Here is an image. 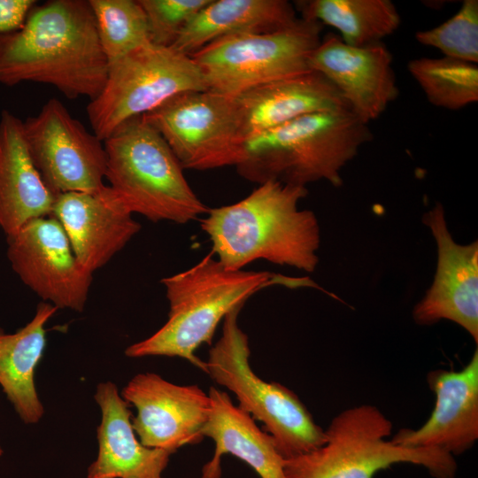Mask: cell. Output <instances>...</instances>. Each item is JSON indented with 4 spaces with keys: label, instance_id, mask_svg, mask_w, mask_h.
Returning <instances> with one entry per match:
<instances>
[{
    "label": "cell",
    "instance_id": "22",
    "mask_svg": "<svg viewBox=\"0 0 478 478\" xmlns=\"http://www.w3.org/2000/svg\"><path fill=\"white\" fill-rule=\"evenodd\" d=\"M297 19L294 4L286 0H211L185 26L171 47L191 56L220 38L274 32Z\"/></svg>",
    "mask_w": 478,
    "mask_h": 478
},
{
    "label": "cell",
    "instance_id": "7",
    "mask_svg": "<svg viewBox=\"0 0 478 478\" xmlns=\"http://www.w3.org/2000/svg\"><path fill=\"white\" fill-rule=\"evenodd\" d=\"M243 307L223 320L222 335L210 349L205 374L230 390L238 406L260 421L284 459L308 453L326 442L325 430L289 388L259 378L250 365L247 335L238 325Z\"/></svg>",
    "mask_w": 478,
    "mask_h": 478
},
{
    "label": "cell",
    "instance_id": "1",
    "mask_svg": "<svg viewBox=\"0 0 478 478\" xmlns=\"http://www.w3.org/2000/svg\"><path fill=\"white\" fill-rule=\"evenodd\" d=\"M89 0H50L34 6L23 27L0 35V83L54 86L66 98L95 99L107 78Z\"/></svg>",
    "mask_w": 478,
    "mask_h": 478
},
{
    "label": "cell",
    "instance_id": "14",
    "mask_svg": "<svg viewBox=\"0 0 478 478\" xmlns=\"http://www.w3.org/2000/svg\"><path fill=\"white\" fill-rule=\"evenodd\" d=\"M392 62L382 42L353 47L328 34L312 53L309 66L328 79L351 112L368 125L398 96Z\"/></svg>",
    "mask_w": 478,
    "mask_h": 478
},
{
    "label": "cell",
    "instance_id": "10",
    "mask_svg": "<svg viewBox=\"0 0 478 478\" xmlns=\"http://www.w3.org/2000/svg\"><path fill=\"white\" fill-rule=\"evenodd\" d=\"M143 118L161 135L183 169L236 166L243 157L245 140L234 96L188 91Z\"/></svg>",
    "mask_w": 478,
    "mask_h": 478
},
{
    "label": "cell",
    "instance_id": "8",
    "mask_svg": "<svg viewBox=\"0 0 478 478\" xmlns=\"http://www.w3.org/2000/svg\"><path fill=\"white\" fill-rule=\"evenodd\" d=\"M323 26L302 18L270 33L220 38L189 56L207 90L236 96L257 87L312 72L309 60Z\"/></svg>",
    "mask_w": 478,
    "mask_h": 478
},
{
    "label": "cell",
    "instance_id": "18",
    "mask_svg": "<svg viewBox=\"0 0 478 478\" xmlns=\"http://www.w3.org/2000/svg\"><path fill=\"white\" fill-rule=\"evenodd\" d=\"M95 400L101 412L98 452L87 478H163L170 452L141 443L132 426L129 405L112 382H100Z\"/></svg>",
    "mask_w": 478,
    "mask_h": 478
},
{
    "label": "cell",
    "instance_id": "19",
    "mask_svg": "<svg viewBox=\"0 0 478 478\" xmlns=\"http://www.w3.org/2000/svg\"><path fill=\"white\" fill-rule=\"evenodd\" d=\"M234 97L245 141L308 114L350 110L336 88L313 71L265 84Z\"/></svg>",
    "mask_w": 478,
    "mask_h": 478
},
{
    "label": "cell",
    "instance_id": "16",
    "mask_svg": "<svg viewBox=\"0 0 478 478\" xmlns=\"http://www.w3.org/2000/svg\"><path fill=\"white\" fill-rule=\"evenodd\" d=\"M436 396L428 419L416 429L403 428L391 440L403 447L436 449L452 457L478 439V350L459 371L437 369L428 374Z\"/></svg>",
    "mask_w": 478,
    "mask_h": 478
},
{
    "label": "cell",
    "instance_id": "26",
    "mask_svg": "<svg viewBox=\"0 0 478 478\" xmlns=\"http://www.w3.org/2000/svg\"><path fill=\"white\" fill-rule=\"evenodd\" d=\"M99 42L108 64L150 42L138 0H89Z\"/></svg>",
    "mask_w": 478,
    "mask_h": 478
},
{
    "label": "cell",
    "instance_id": "27",
    "mask_svg": "<svg viewBox=\"0 0 478 478\" xmlns=\"http://www.w3.org/2000/svg\"><path fill=\"white\" fill-rule=\"evenodd\" d=\"M422 45L439 50L443 57L478 63V1H463L459 11L439 26L418 31Z\"/></svg>",
    "mask_w": 478,
    "mask_h": 478
},
{
    "label": "cell",
    "instance_id": "28",
    "mask_svg": "<svg viewBox=\"0 0 478 478\" xmlns=\"http://www.w3.org/2000/svg\"><path fill=\"white\" fill-rule=\"evenodd\" d=\"M211 0H138L149 27L150 42L172 46L185 26Z\"/></svg>",
    "mask_w": 478,
    "mask_h": 478
},
{
    "label": "cell",
    "instance_id": "5",
    "mask_svg": "<svg viewBox=\"0 0 478 478\" xmlns=\"http://www.w3.org/2000/svg\"><path fill=\"white\" fill-rule=\"evenodd\" d=\"M104 145L108 186L132 214L186 224L207 213L175 155L143 116L123 123Z\"/></svg>",
    "mask_w": 478,
    "mask_h": 478
},
{
    "label": "cell",
    "instance_id": "23",
    "mask_svg": "<svg viewBox=\"0 0 478 478\" xmlns=\"http://www.w3.org/2000/svg\"><path fill=\"white\" fill-rule=\"evenodd\" d=\"M58 308L41 302L33 319L14 333L0 328V386L21 420L36 424L44 413L35 372L46 347L45 325Z\"/></svg>",
    "mask_w": 478,
    "mask_h": 478
},
{
    "label": "cell",
    "instance_id": "11",
    "mask_svg": "<svg viewBox=\"0 0 478 478\" xmlns=\"http://www.w3.org/2000/svg\"><path fill=\"white\" fill-rule=\"evenodd\" d=\"M22 127L29 156L55 195L94 193L105 186L104 142L89 133L59 100L49 99Z\"/></svg>",
    "mask_w": 478,
    "mask_h": 478
},
{
    "label": "cell",
    "instance_id": "15",
    "mask_svg": "<svg viewBox=\"0 0 478 478\" xmlns=\"http://www.w3.org/2000/svg\"><path fill=\"white\" fill-rule=\"evenodd\" d=\"M423 222L437 244V268L434 282L418 303L412 317L419 325L441 320L462 327L478 343V243H456L446 225L441 204L426 212Z\"/></svg>",
    "mask_w": 478,
    "mask_h": 478
},
{
    "label": "cell",
    "instance_id": "9",
    "mask_svg": "<svg viewBox=\"0 0 478 478\" xmlns=\"http://www.w3.org/2000/svg\"><path fill=\"white\" fill-rule=\"evenodd\" d=\"M204 90L202 72L189 56L150 42L109 64L104 86L86 111L93 133L104 142L128 120L171 97Z\"/></svg>",
    "mask_w": 478,
    "mask_h": 478
},
{
    "label": "cell",
    "instance_id": "3",
    "mask_svg": "<svg viewBox=\"0 0 478 478\" xmlns=\"http://www.w3.org/2000/svg\"><path fill=\"white\" fill-rule=\"evenodd\" d=\"M161 283L169 303L166 322L150 336L129 345L125 355L178 357L204 373L205 362L196 351L212 343L220 321L256 292L275 284L318 289L309 278L228 269L212 254L185 271L163 278Z\"/></svg>",
    "mask_w": 478,
    "mask_h": 478
},
{
    "label": "cell",
    "instance_id": "2",
    "mask_svg": "<svg viewBox=\"0 0 478 478\" xmlns=\"http://www.w3.org/2000/svg\"><path fill=\"white\" fill-rule=\"evenodd\" d=\"M306 195L305 187L266 181L235 204L209 209L200 226L228 269L265 259L311 273L319 262L320 227L312 211L298 208Z\"/></svg>",
    "mask_w": 478,
    "mask_h": 478
},
{
    "label": "cell",
    "instance_id": "13",
    "mask_svg": "<svg viewBox=\"0 0 478 478\" xmlns=\"http://www.w3.org/2000/svg\"><path fill=\"white\" fill-rule=\"evenodd\" d=\"M120 395L136 410L132 426L143 445L173 454L204 438L211 400L199 386L178 385L155 373H142Z\"/></svg>",
    "mask_w": 478,
    "mask_h": 478
},
{
    "label": "cell",
    "instance_id": "21",
    "mask_svg": "<svg viewBox=\"0 0 478 478\" xmlns=\"http://www.w3.org/2000/svg\"><path fill=\"white\" fill-rule=\"evenodd\" d=\"M211 410L204 437L215 444L212 458L203 466L201 478H220L221 459L231 454L251 466L260 478H286L284 459L272 436L235 405L228 394L214 387L208 391Z\"/></svg>",
    "mask_w": 478,
    "mask_h": 478
},
{
    "label": "cell",
    "instance_id": "25",
    "mask_svg": "<svg viewBox=\"0 0 478 478\" xmlns=\"http://www.w3.org/2000/svg\"><path fill=\"white\" fill-rule=\"evenodd\" d=\"M407 69L428 102L456 111L478 101L477 64L447 57L410 60Z\"/></svg>",
    "mask_w": 478,
    "mask_h": 478
},
{
    "label": "cell",
    "instance_id": "29",
    "mask_svg": "<svg viewBox=\"0 0 478 478\" xmlns=\"http://www.w3.org/2000/svg\"><path fill=\"white\" fill-rule=\"evenodd\" d=\"M36 3L35 0H0V35L20 29Z\"/></svg>",
    "mask_w": 478,
    "mask_h": 478
},
{
    "label": "cell",
    "instance_id": "20",
    "mask_svg": "<svg viewBox=\"0 0 478 478\" xmlns=\"http://www.w3.org/2000/svg\"><path fill=\"white\" fill-rule=\"evenodd\" d=\"M22 120L0 115V229L6 236L28 221L50 216L57 195L44 183L27 150Z\"/></svg>",
    "mask_w": 478,
    "mask_h": 478
},
{
    "label": "cell",
    "instance_id": "4",
    "mask_svg": "<svg viewBox=\"0 0 478 478\" xmlns=\"http://www.w3.org/2000/svg\"><path fill=\"white\" fill-rule=\"evenodd\" d=\"M371 139L368 125L348 109L315 112L247 139L235 167L258 184L306 188L323 180L339 187L342 169Z\"/></svg>",
    "mask_w": 478,
    "mask_h": 478
},
{
    "label": "cell",
    "instance_id": "30",
    "mask_svg": "<svg viewBox=\"0 0 478 478\" xmlns=\"http://www.w3.org/2000/svg\"><path fill=\"white\" fill-rule=\"evenodd\" d=\"M3 452H4V451H3L2 448L0 447V458H1L2 455H3Z\"/></svg>",
    "mask_w": 478,
    "mask_h": 478
},
{
    "label": "cell",
    "instance_id": "12",
    "mask_svg": "<svg viewBox=\"0 0 478 478\" xmlns=\"http://www.w3.org/2000/svg\"><path fill=\"white\" fill-rule=\"evenodd\" d=\"M7 257L21 281L44 302L83 311L93 274L78 262L55 217L34 219L7 236Z\"/></svg>",
    "mask_w": 478,
    "mask_h": 478
},
{
    "label": "cell",
    "instance_id": "6",
    "mask_svg": "<svg viewBox=\"0 0 478 478\" xmlns=\"http://www.w3.org/2000/svg\"><path fill=\"white\" fill-rule=\"evenodd\" d=\"M392 422L376 406L342 411L325 430L326 442L308 453L284 459L286 478H374L395 464L424 467L433 478H455L454 457L436 449L407 448L388 437Z\"/></svg>",
    "mask_w": 478,
    "mask_h": 478
},
{
    "label": "cell",
    "instance_id": "24",
    "mask_svg": "<svg viewBox=\"0 0 478 478\" xmlns=\"http://www.w3.org/2000/svg\"><path fill=\"white\" fill-rule=\"evenodd\" d=\"M293 4L300 18L335 28L343 42L353 47L382 42L401 23L389 0H301Z\"/></svg>",
    "mask_w": 478,
    "mask_h": 478
},
{
    "label": "cell",
    "instance_id": "17",
    "mask_svg": "<svg viewBox=\"0 0 478 478\" xmlns=\"http://www.w3.org/2000/svg\"><path fill=\"white\" fill-rule=\"evenodd\" d=\"M51 216L62 225L78 262L94 273L141 229L133 214L105 185L94 193L58 194Z\"/></svg>",
    "mask_w": 478,
    "mask_h": 478
}]
</instances>
